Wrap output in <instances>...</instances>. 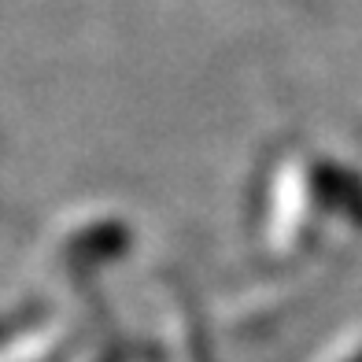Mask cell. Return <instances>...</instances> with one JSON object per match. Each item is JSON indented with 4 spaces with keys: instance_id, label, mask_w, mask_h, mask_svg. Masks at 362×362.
I'll use <instances>...</instances> for the list:
<instances>
[{
    "instance_id": "1",
    "label": "cell",
    "mask_w": 362,
    "mask_h": 362,
    "mask_svg": "<svg viewBox=\"0 0 362 362\" xmlns=\"http://www.w3.org/2000/svg\"><path fill=\"white\" fill-rule=\"evenodd\" d=\"M310 222V177L300 163L281 170L274 192V222H270V240L277 252H292L303 240Z\"/></svg>"
},
{
    "instance_id": "2",
    "label": "cell",
    "mask_w": 362,
    "mask_h": 362,
    "mask_svg": "<svg viewBox=\"0 0 362 362\" xmlns=\"http://www.w3.org/2000/svg\"><path fill=\"white\" fill-rule=\"evenodd\" d=\"M126 248V229L115 222V218H104V222H93L86 229H78V233L67 237L63 244V252H67L71 262H96V259H111Z\"/></svg>"
},
{
    "instance_id": "3",
    "label": "cell",
    "mask_w": 362,
    "mask_h": 362,
    "mask_svg": "<svg viewBox=\"0 0 362 362\" xmlns=\"http://www.w3.org/2000/svg\"><path fill=\"white\" fill-rule=\"evenodd\" d=\"M63 348V329L59 325H45L37 333L23 337L19 344H8L0 351V362H52Z\"/></svg>"
},
{
    "instance_id": "4",
    "label": "cell",
    "mask_w": 362,
    "mask_h": 362,
    "mask_svg": "<svg viewBox=\"0 0 362 362\" xmlns=\"http://www.w3.org/2000/svg\"><path fill=\"white\" fill-rule=\"evenodd\" d=\"M351 362H362V355H351Z\"/></svg>"
}]
</instances>
